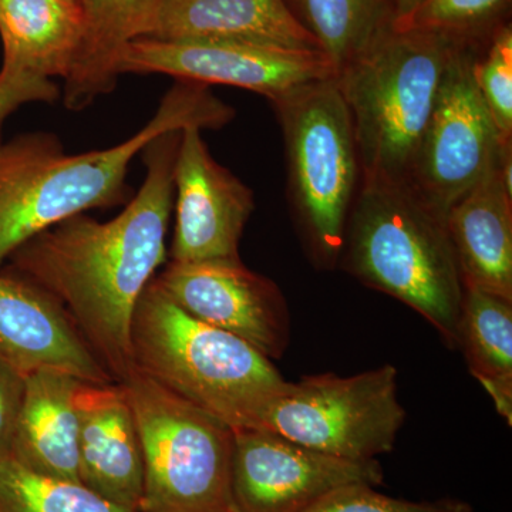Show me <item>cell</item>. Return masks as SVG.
<instances>
[{
	"label": "cell",
	"instance_id": "1",
	"mask_svg": "<svg viewBox=\"0 0 512 512\" xmlns=\"http://www.w3.org/2000/svg\"><path fill=\"white\" fill-rule=\"evenodd\" d=\"M181 131L161 134L144 148V183L116 218L74 215L20 245L2 266L60 306L116 383L134 370V312L167 254Z\"/></svg>",
	"mask_w": 512,
	"mask_h": 512
},
{
	"label": "cell",
	"instance_id": "2",
	"mask_svg": "<svg viewBox=\"0 0 512 512\" xmlns=\"http://www.w3.org/2000/svg\"><path fill=\"white\" fill-rule=\"evenodd\" d=\"M234 117L235 110L205 84L177 80L153 119L117 146L66 154L59 137L42 131L0 141V268L20 245L53 225L127 204L130 164L154 138L187 127L215 130Z\"/></svg>",
	"mask_w": 512,
	"mask_h": 512
},
{
	"label": "cell",
	"instance_id": "3",
	"mask_svg": "<svg viewBox=\"0 0 512 512\" xmlns=\"http://www.w3.org/2000/svg\"><path fill=\"white\" fill-rule=\"evenodd\" d=\"M339 265L419 312L457 348L463 278L443 215L412 184L362 177Z\"/></svg>",
	"mask_w": 512,
	"mask_h": 512
},
{
	"label": "cell",
	"instance_id": "4",
	"mask_svg": "<svg viewBox=\"0 0 512 512\" xmlns=\"http://www.w3.org/2000/svg\"><path fill=\"white\" fill-rule=\"evenodd\" d=\"M131 353L134 369L232 429L251 426L286 383L271 359L185 312L156 279L137 303Z\"/></svg>",
	"mask_w": 512,
	"mask_h": 512
},
{
	"label": "cell",
	"instance_id": "5",
	"mask_svg": "<svg viewBox=\"0 0 512 512\" xmlns=\"http://www.w3.org/2000/svg\"><path fill=\"white\" fill-rule=\"evenodd\" d=\"M458 45L436 33L393 28L336 73L352 117L362 177L410 183Z\"/></svg>",
	"mask_w": 512,
	"mask_h": 512
},
{
	"label": "cell",
	"instance_id": "6",
	"mask_svg": "<svg viewBox=\"0 0 512 512\" xmlns=\"http://www.w3.org/2000/svg\"><path fill=\"white\" fill-rule=\"evenodd\" d=\"M335 77L271 103L284 137L293 220L313 265L326 271L339 265L363 175L352 117Z\"/></svg>",
	"mask_w": 512,
	"mask_h": 512
},
{
	"label": "cell",
	"instance_id": "7",
	"mask_svg": "<svg viewBox=\"0 0 512 512\" xmlns=\"http://www.w3.org/2000/svg\"><path fill=\"white\" fill-rule=\"evenodd\" d=\"M121 384L143 448L138 512H231L232 427L136 369Z\"/></svg>",
	"mask_w": 512,
	"mask_h": 512
},
{
	"label": "cell",
	"instance_id": "8",
	"mask_svg": "<svg viewBox=\"0 0 512 512\" xmlns=\"http://www.w3.org/2000/svg\"><path fill=\"white\" fill-rule=\"evenodd\" d=\"M404 420L396 367L384 365L355 376L286 382L249 427L329 456L367 461L393 450Z\"/></svg>",
	"mask_w": 512,
	"mask_h": 512
},
{
	"label": "cell",
	"instance_id": "9",
	"mask_svg": "<svg viewBox=\"0 0 512 512\" xmlns=\"http://www.w3.org/2000/svg\"><path fill=\"white\" fill-rule=\"evenodd\" d=\"M481 47L458 45L454 50L410 177L414 190L444 218L505 146L474 80Z\"/></svg>",
	"mask_w": 512,
	"mask_h": 512
},
{
	"label": "cell",
	"instance_id": "10",
	"mask_svg": "<svg viewBox=\"0 0 512 512\" xmlns=\"http://www.w3.org/2000/svg\"><path fill=\"white\" fill-rule=\"evenodd\" d=\"M232 431L231 512H305L345 485L383 483L377 460H343L271 431Z\"/></svg>",
	"mask_w": 512,
	"mask_h": 512
},
{
	"label": "cell",
	"instance_id": "11",
	"mask_svg": "<svg viewBox=\"0 0 512 512\" xmlns=\"http://www.w3.org/2000/svg\"><path fill=\"white\" fill-rule=\"evenodd\" d=\"M167 74L177 80L238 87L275 101L305 84L336 76L316 50L222 42L137 39L121 53L119 74Z\"/></svg>",
	"mask_w": 512,
	"mask_h": 512
},
{
	"label": "cell",
	"instance_id": "12",
	"mask_svg": "<svg viewBox=\"0 0 512 512\" xmlns=\"http://www.w3.org/2000/svg\"><path fill=\"white\" fill-rule=\"evenodd\" d=\"M156 282L194 318L238 336L268 359L288 348L291 319L281 289L239 259L167 264Z\"/></svg>",
	"mask_w": 512,
	"mask_h": 512
},
{
	"label": "cell",
	"instance_id": "13",
	"mask_svg": "<svg viewBox=\"0 0 512 512\" xmlns=\"http://www.w3.org/2000/svg\"><path fill=\"white\" fill-rule=\"evenodd\" d=\"M201 131H181L175 158L173 262L241 258L239 242L255 210L254 191L215 161Z\"/></svg>",
	"mask_w": 512,
	"mask_h": 512
},
{
	"label": "cell",
	"instance_id": "14",
	"mask_svg": "<svg viewBox=\"0 0 512 512\" xmlns=\"http://www.w3.org/2000/svg\"><path fill=\"white\" fill-rule=\"evenodd\" d=\"M74 400L80 483L110 503L140 510L143 448L123 384L80 382Z\"/></svg>",
	"mask_w": 512,
	"mask_h": 512
},
{
	"label": "cell",
	"instance_id": "15",
	"mask_svg": "<svg viewBox=\"0 0 512 512\" xmlns=\"http://www.w3.org/2000/svg\"><path fill=\"white\" fill-rule=\"evenodd\" d=\"M0 362L26 376L56 369L83 382L116 383L42 289L0 269Z\"/></svg>",
	"mask_w": 512,
	"mask_h": 512
},
{
	"label": "cell",
	"instance_id": "16",
	"mask_svg": "<svg viewBox=\"0 0 512 512\" xmlns=\"http://www.w3.org/2000/svg\"><path fill=\"white\" fill-rule=\"evenodd\" d=\"M143 39L316 50L284 0H163Z\"/></svg>",
	"mask_w": 512,
	"mask_h": 512
},
{
	"label": "cell",
	"instance_id": "17",
	"mask_svg": "<svg viewBox=\"0 0 512 512\" xmlns=\"http://www.w3.org/2000/svg\"><path fill=\"white\" fill-rule=\"evenodd\" d=\"M444 221L464 286L512 301V194L501 178L500 157Z\"/></svg>",
	"mask_w": 512,
	"mask_h": 512
},
{
	"label": "cell",
	"instance_id": "18",
	"mask_svg": "<svg viewBox=\"0 0 512 512\" xmlns=\"http://www.w3.org/2000/svg\"><path fill=\"white\" fill-rule=\"evenodd\" d=\"M83 380L56 369L25 376L10 458L42 476L80 483L76 390Z\"/></svg>",
	"mask_w": 512,
	"mask_h": 512
},
{
	"label": "cell",
	"instance_id": "19",
	"mask_svg": "<svg viewBox=\"0 0 512 512\" xmlns=\"http://www.w3.org/2000/svg\"><path fill=\"white\" fill-rule=\"evenodd\" d=\"M83 19L79 55L60 92L66 109L82 111L113 92L128 43L146 37L163 0H77Z\"/></svg>",
	"mask_w": 512,
	"mask_h": 512
},
{
	"label": "cell",
	"instance_id": "20",
	"mask_svg": "<svg viewBox=\"0 0 512 512\" xmlns=\"http://www.w3.org/2000/svg\"><path fill=\"white\" fill-rule=\"evenodd\" d=\"M3 69L66 79L83 37L80 8L67 0H0Z\"/></svg>",
	"mask_w": 512,
	"mask_h": 512
},
{
	"label": "cell",
	"instance_id": "21",
	"mask_svg": "<svg viewBox=\"0 0 512 512\" xmlns=\"http://www.w3.org/2000/svg\"><path fill=\"white\" fill-rule=\"evenodd\" d=\"M336 73L394 28V0H284Z\"/></svg>",
	"mask_w": 512,
	"mask_h": 512
},
{
	"label": "cell",
	"instance_id": "22",
	"mask_svg": "<svg viewBox=\"0 0 512 512\" xmlns=\"http://www.w3.org/2000/svg\"><path fill=\"white\" fill-rule=\"evenodd\" d=\"M457 348L463 349L471 373L483 386H512L511 299L464 286Z\"/></svg>",
	"mask_w": 512,
	"mask_h": 512
},
{
	"label": "cell",
	"instance_id": "23",
	"mask_svg": "<svg viewBox=\"0 0 512 512\" xmlns=\"http://www.w3.org/2000/svg\"><path fill=\"white\" fill-rule=\"evenodd\" d=\"M0 512H138L89 490L82 483L46 477L0 460Z\"/></svg>",
	"mask_w": 512,
	"mask_h": 512
},
{
	"label": "cell",
	"instance_id": "24",
	"mask_svg": "<svg viewBox=\"0 0 512 512\" xmlns=\"http://www.w3.org/2000/svg\"><path fill=\"white\" fill-rule=\"evenodd\" d=\"M511 0H423L396 29L423 30L460 45L484 46L494 30L508 22Z\"/></svg>",
	"mask_w": 512,
	"mask_h": 512
},
{
	"label": "cell",
	"instance_id": "25",
	"mask_svg": "<svg viewBox=\"0 0 512 512\" xmlns=\"http://www.w3.org/2000/svg\"><path fill=\"white\" fill-rule=\"evenodd\" d=\"M474 80L504 144L512 143V26L505 22L478 50Z\"/></svg>",
	"mask_w": 512,
	"mask_h": 512
},
{
	"label": "cell",
	"instance_id": "26",
	"mask_svg": "<svg viewBox=\"0 0 512 512\" xmlns=\"http://www.w3.org/2000/svg\"><path fill=\"white\" fill-rule=\"evenodd\" d=\"M305 512H474L470 504L453 498L409 501L389 497L373 485L352 484L338 488Z\"/></svg>",
	"mask_w": 512,
	"mask_h": 512
},
{
	"label": "cell",
	"instance_id": "27",
	"mask_svg": "<svg viewBox=\"0 0 512 512\" xmlns=\"http://www.w3.org/2000/svg\"><path fill=\"white\" fill-rule=\"evenodd\" d=\"M60 97L53 80L39 79L13 70L0 69V141L6 120L23 104L53 103Z\"/></svg>",
	"mask_w": 512,
	"mask_h": 512
},
{
	"label": "cell",
	"instance_id": "28",
	"mask_svg": "<svg viewBox=\"0 0 512 512\" xmlns=\"http://www.w3.org/2000/svg\"><path fill=\"white\" fill-rule=\"evenodd\" d=\"M25 376L0 362V460L10 457L22 406Z\"/></svg>",
	"mask_w": 512,
	"mask_h": 512
},
{
	"label": "cell",
	"instance_id": "29",
	"mask_svg": "<svg viewBox=\"0 0 512 512\" xmlns=\"http://www.w3.org/2000/svg\"><path fill=\"white\" fill-rule=\"evenodd\" d=\"M396 2V22L397 20L406 18L412 13L423 0H394ZM394 22V23H396Z\"/></svg>",
	"mask_w": 512,
	"mask_h": 512
},
{
	"label": "cell",
	"instance_id": "30",
	"mask_svg": "<svg viewBox=\"0 0 512 512\" xmlns=\"http://www.w3.org/2000/svg\"><path fill=\"white\" fill-rule=\"evenodd\" d=\"M67 2L74 3V5L79 6V2H77V0H67Z\"/></svg>",
	"mask_w": 512,
	"mask_h": 512
}]
</instances>
